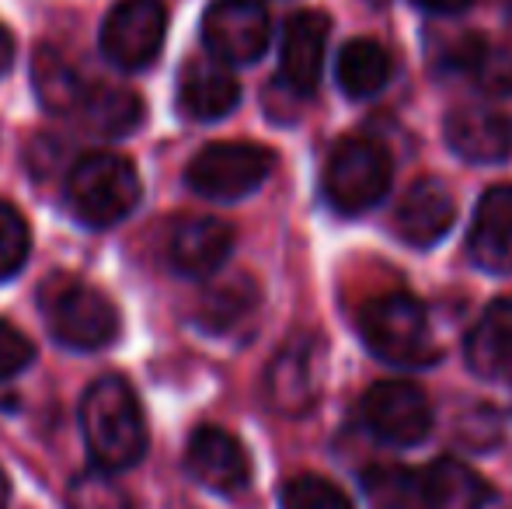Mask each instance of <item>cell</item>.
<instances>
[{
	"label": "cell",
	"instance_id": "1f68e13d",
	"mask_svg": "<svg viewBox=\"0 0 512 509\" xmlns=\"http://www.w3.org/2000/svg\"><path fill=\"white\" fill-rule=\"evenodd\" d=\"M7 506H11V482H7L4 468H0V509H7Z\"/></svg>",
	"mask_w": 512,
	"mask_h": 509
},
{
	"label": "cell",
	"instance_id": "484cf974",
	"mask_svg": "<svg viewBox=\"0 0 512 509\" xmlns=\"http://www.w3.org/2000/svg\"><path fill=\"white\" fill-rule=\"evenodd\" d=\"M67 509H133V503H129L126 489L112 478V471L95 468L70 482Z\"/></svg>",
	"mask_w": 512,
	"mask_h": 509
},
{
	"label": "cell",
	"instance_id": "7c38bea8",
	"mask_svg": "<svg viewBox=\"0 0 512 509\" xmlns=\"http://www.w3.org/2000/svg\"><path fill=\"white\" fill-rule=\"evenodd\" d=\"M331 21L321 11H297L283 28V46H279V74L286 88L297 95H314L321 84L324 49H328Z\"/></svg>",
	"mask_w": 512,
	"mask_h": 509
},
{
	"label": "cell",
	"instance_id": "83f0119b",
	"mask_svg": "<svg viewBox=\"0 0 512 509\" xmlns=\"http://www.w3.org/2000/svg\"><path fill=\"white\" fill-rule=\"evenodd\" d=\"M283 509H352L349 496L321 475H297L283 485Z\"/></svg>",
	"mask_w": 512,
	"mask_h": 509
},
{
	"label": "cell",
	"instance_id": "ba28073f",
	"mask_svg": "<svg viewBox=\"0 0 512 509\" xmlns=\"http://www.w3.org/2000/svg\"><path fill=\"white\" fill-rule=\"evenodd\" d=\"M363 422L391 447H415L432 433V401L411 381H380L359 401Z\"/></svg>",
	"mask_w": 512,
	"mask_h": 509
},
{
	"label": "cell",
	"instance_id": "277c9868",
	"mask_svg": "<svg viewBox=\"0 0 512 509\" xmlns=\"http://www.w3.org/2000/svg\"><path fill=\"white\" fill-rule=\"evenodd\" d=\"M359 335L377 360L391 367H425L436 360L429 311L411 293H380L359 314Z\"/></svg>",
	"mask_w": 512,
	"mask_h": 509
},
{
	"label": "cell",
	"instance_id": "9a60e30c",
	"mask_svg": "<svg viewBox=\"0 0 512 509\" xmlns=\"http://www.w3.org/2000/svg\"><path fill=\"white\" fill-rule=\"evenodd\" d=\"M467 252L478 269L492 276L512 272V185H495L481 196L467 234Z\"/></svg>",
	"mask_w": 512,
	"mask_h": 509
},
{
	"label": "cell",
	"instance_id": "ac0fdd59",
	"mask_svg": "<svg viewBox=\"0 0 512 509\" xmlns=\"http://www.w3.org/2000/svg\"><path fill=\"white\" fill-rule=\"evenodd\" d=\"M467 367L485 381H512V297L485 307L464 342Z\"/></svg>",
	"mask_w": 512,
	"mask_h": 509
},
{
	"label": "cell",
	"instance_id": "4dcf8cb0",
	"mask_svg": "<svg viewBox=\"0 0 512 509\" xmlns=\"http://www.w3.org/2000/svg\"><path fill=\"white\" fill-rule=\"evenodd\" d=\"M11 63H14V39H11V32L0 25V77L11 70Z\"/></svg>",
	"mask_w": 512,
	"mask_h": 509
},
{
	"label": "cell",
	"instance_id": "30bf717a",
	"mask_svg": "<svg viewBox=\"0 0 512 509\" xmlns=\"http://www.w3.org/2000/svg\"><path fill=\"white\" fill-rule=\"evenodd\" d=\"M324 384V346L310 335L290 339L269 363L265 394L269 405L283 415H304L317 405Z\"/></svg>",
	"mask_w": 512,
	"mask_h": 509
},
{
	"label": "cell",
	"instance_id": "603a6c76",
	"mask_svg": "<svg viewBox=\"0 0 512 509\" xmlns=\"http://www.w3.org/2000/svg\"><path fill=\"white\" fill-rule=\"evenodd\" d=\"M77 116H84L88 129H95L102 136H129L133 129H140L147 105H143V98L136 91L112 88V84H91Z\"/></svg>",
	"mask_w": 512,
	"mask_h": 509
},
{
	"label": "cell",
	"instance_id": "44dd1931",
	"mask_svg": "<svg viewBox=\"0 0 512 509\" xmlns=\"http://www.w3.org/2000/svg\"><path fill=\"white\" fill-rule=\"evenodd\" d=\"M335 81L342 88V95H349L352 102L380 95L387 88V81H391V56L373 39L345 42L335 63Z\"/></svg>",
	"mask_w": 512,
	"mask_h": 509
},
{
	"label": "cell",
	"instance_id": "e0dca14e",
	"mask_svg": "<svg viewBox=\"0 0 512 509\" xmlns=\"http://www.w3.org/2000/svg\"><path fill=\"white\" fill-rule=\"evenodd\" d=\"M457 206L443 182L418 178L398 203V234L411 248H432L450 234Z\"/></svg>",
	"mask_w": 512,
	"mask_h": 509
},
{
	"label": "cell",
	"instance_id": "7402d4cb",
	"mask_svg": "<svg viewBox=\"0 0 512 509\" xmlns=\"http://www.w3.org/2000/svg\"><path fill=\"white\" fill-rule=\"evenodd\" d=\"M32 88L39 95L42 109L56 112V116H77L91 84L56 49L42 46L32 60Z\"/></svg>",
	"mask_w": 512,
	"mask_h": 509
},
{
	"label": "cell",
	"instance_id": "5bb4252c",
	"mask_svg": "<svg viewBox=\"0 0 512 509\" xmlns=\"http://www.w3.org/2000/svg\"><path fill=\"white\" fill-rule=\"evenodd\" d=\"M446 143L471 164H502L512 154V119L485 105H464L446 116Z\"/></svg>",
	"mask_w": 512,
	"mask_h": 509
},
{
	"label": "cell",
	"instance_id": "d4e9b609",
	"mask_svg": "<svg viewBox=\"0 0 512 509\" xmlns=\"http://www.w3.org/2000/svg\"><path fill=\"white\" fill-rule=\"evenodd\" d=\"M366 499L373 509H425L418 471L405 468H377L363 478Z\"/></svg>",
	"mask_w": 512,
	"mask_h": 509
},
{
	"label": "cell",
	"instance_id": "52a82bcc",
	"mask_svg": "<svg viewBox=\"0 0 512 509\" xmlns=\"http://www.w3.org/2000/svg\"><path fill=\"white\" fill-rule=\"evenodd\" d=\"M168 35V7L161 0H119L102 21V53L112 67L136 74L157 60Z\"/></svg>",
	"mask_w": 512,
	"mask_h": 509
},
{
	"label": "cell",
	"instance_id": "cb8c5ba5",
	"mask_svg": "<svg viewBox=\"0 0 512 509\" xmlns=\"http://www.w3.org/2000/svg\"><path fill=\"white\" fill-rule=\"evenodd\" d=\"M258 304V290L248 276H230L220 279L216 286H206V293L199 297L196 321L206 332H230L234 325H241L251 314V307Z\"/></svg>",
	"mask_w": 512,
	"mask_h": 509
},
{
	"label": "cell",
	"instance_id": "9c48e42d",
	"mask_svg": "<svg viewBox=\"0 0 512 509\" xmlns=\"http://www.w3.org/2000/svg\"><path fill=\"white\" fill-rule=\"evenodd\" d=\"M272 21L262 0H216L203 14V42L220 63H255L269 49Z\"/></svg>",
	"mask_w": 512,
	"mask_h": 509
},
{
	"label": "cell",
	"instance_id": "d6986e66",
	"mask_svg": "<svg viewBox=\"0 0 512 509\" xmlns=\"http://www.w3.org/2000/svg\"><path fill=\"white\" fill-rule=\"evenodd\" d=\"M425 509H481L488 503V485L457 457H436L418 471Z\"/></svg>",
	"mask_w": 512,
	"mask_h": 509
},
{
	"label": "cell",
	"instance_id": "f546056e",
	"mask_svg": "<svg viewBox=\"0 0 512 509\" xmlns=\"http://www.w3.org/2000/svg\"><path fill=\"white\" fill-rule=\"evenodd\" d=\"M415 7H422V11H429V14H457V11H464L471 0H411Z\"/></svg>",
	"mask_w": 512,
	"mask_h": 509
},
{
	"label": "cell",
	"instance_id": "d6a6232c",
	"mask_svg": "<svg viewBox=\"0 0 512 509\" xmlns=\"http://www.w3.org/2000/svg\"><path fill=\"white\" fill-rule=\"evenodd\" d=\"M509 25H512V0H509Z\"/></svg>",
	"mask_w": 512,
	"mask_h": 509
},
{
	"label": "cell",
	"instance_id": "f1b7e54d",
	"mask_svg": "<svg viewBox=\"0 0 512 509\" xmlns=\"http://www.w3.org/2000/svg\"><path fill=\"white\" fill-rule=\"evenodd\" d=\"M32 360H35V346L28 342V335L21 328H14L11 321H0V381H11Z\"/></svg>",
	"mask_w": 512,
	"mask_h": 509
},
{
	"label": "cell",
	"instance_id": "2e32d148",
	"mask_svg": "<svg viewBox=\"0 0 512 509\" xmlns=\"http://www.w3.org/2000/svg\"><path fill=\"white\" fill-rule=\"evenodd\" d=\"M241 102V84L220 60H192L178 74V109L192 123H216Z\"/></svg>",
	"mask_w": 512,
	"mask_h": 509
},
{
	"label": "cell",
	"instance_id": "4316f807",
	"mask_svg": "<svg viewBox=\"0 0 512 509\" xmlns=\"http://www.w3.org/2000/svg\"><path fill=\"white\" fill-rule=\"evenodd\" d=\"M28 252H32V234H28L25 217L0 199V283H7L25 269Z\"/></svg>",
	"mask_w": 512,
	"mask_h": 509
},
{
	"label": "cell",
	"instance_id": "8fae6325",
	"mask_svg": "<svg viewBox=\"0 0 512 509\" xmlns=\"http://www.w3.org/2000/svg\"><path fill=\"white\" fill-rule=\"evenodd\" d=\"M185 468L199 485L220 496H234L251 482V457L234 433L220 426H203L185 447Z\"/></svg>",
	"mask_w": 512,
	"mask_h": 509
},
{
	"label": "cell",
	"instance_id": "3957f363",
	"mask_svg": "<svg viewBox=\"0 0 512 509\" xmlns=\"http://www.w3.org/2000/svg\"><path fill=\"white\" fill-rule=\"evenodd\" d=\"M63 192H67L70 213L91 231L122 224L143 199L136 168L112 150H91V154L77 157L74 168L67 171Z\"/></svg>",
	"mask_w": 512,
	"mask_h": 509
},
{
	"label": "cell",
	"instance_id": "4fadbf2b",
	"mask_svg": "<svg viewBox=\"0 0 512 509\" xmlns=\"http://www.w3.org/2000/svg\"><path fill=\"white\" fill-rule=\"evenodd\" d=\"M230 252H234V227L216 217H185L171 227L168 262L182 276H213L230 258Z\"/></svg>",
	"mask_w": 512,
	"mask_h": 509
},
{
	"label": "cell",
	"instance_id": "5b68a950",
	"mask_svg": "<svg viewBox=\"0 0 512 509\" xmlns=\"http://www.w3.org/2000/svg\"><path fill=\"white\" fill-rule=\"evenodd\" d=\"M391 154L377 140L349 136L331 150L324 164V199L335 206L342 217H359L373 210L380 199L391 192Z\"/></svg>",
	"mask_w": 512,
	"mask_h": 509
},
{
	"label": "cell",
	"instance_id": "836d02e7",
	"mask_svg": "<svg viewBox=\"0 0 512 509\" xmlns=\"http://www.w3.org/2000/svg\"><path fill=\"white\" fill-rule=\"evenodd\" d=\"M373 4H384V0H373Z\"/></svg>",
	"mask_w": 512,
	"mask_h": 509
},
{
	"label": "cell",
	"instance_id": "8992f818",
	"mask_svg": "<svg viewBox=\"0 0 512 509\" xmlns=\"http://www.w3.org/2000/svg\"><path fill=\"white\" fill-rule=\"evenodd\" d=\"M276 168V157L262 143L223 140L199 150L185 168L189 189L213 203H237L265 185Z\"/></svg>",
	"mask_w": 512,
	"mask_h": 509
},
{
	"label": "cell",
	"instance_id": "6da1fadb",
	"mask_svg": "<svg viewBox=\"0 0 512 509\" xmlns=\"http://www.w3.org/2000/svg\"><path fill=\"white\" fill-rule=\"evenodd\" d=\"M81 429L95 468L129 471L147 454V415L122 377H98L81 398Z\"/></svg>",
	"mask_w": 512,
	"mask_h": 509
},
{
	"label": "cell",
	"instance_id": "ffe728a7",
	"mask_svg": "<svg viewBox=\"0 0 512 509\" xmlns=\"http://www.w3.org/2000/svg\"><path fill=\"white\" fill-rule=\"evenodd\" d=\"M446 67L467 74L481 91L495 98L512 95V49L492 46L481 35H464L457 46H450Z\"/></svg>",
	"mask_w": 512,
	"mask_h": 509
},
{
	"label": "cell",
	"instance_id": "7a4b0ae2",
	"mask_svg": "<svg viewBox=\"0 0 512 509\" xmlns=\"http://www.w3.org/2000/svg\"><path fill=\"white\" fill-rule=\"evenodd\" d=\"M39 311L49 335L67 349L95 353L108 349L122 335L119 307L98 286L70 272H53L39 286Z\"/></svg>",
	"mask_w": 512,
	"mask_h": 509
}]
</instances>
